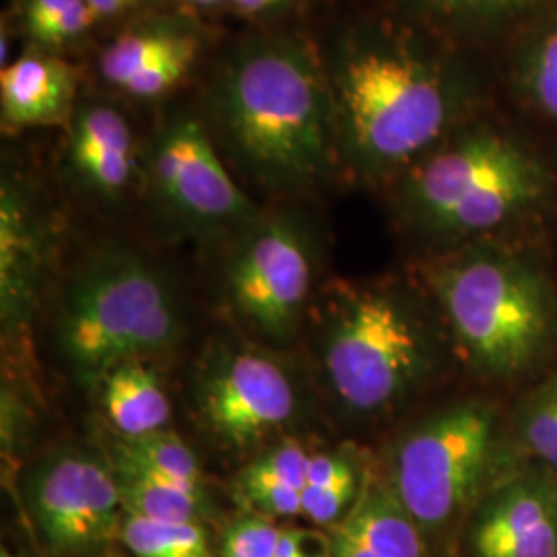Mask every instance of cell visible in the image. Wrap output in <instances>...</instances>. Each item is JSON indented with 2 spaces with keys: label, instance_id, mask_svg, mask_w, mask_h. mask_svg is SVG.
<instances>
[{
  "label": "cell",
  "instance_id": "cell-16",
  "mask_svg": "<svg viewBox=\"0 0 557 557\" xmlns=\"http://www.w3.org/2000/svg\"><path fill=\"white\" fill-rule=\"evenodd\" d=\"M77 79L54 54H23L2 66L0 114L4 128L59 126L73 116Z\"/></svg>",
  "mask_w": 557,
  "mask_h": 557
},
{
  "label": "cell",
  "instance_id": "cell-4",
  "mask_svg": "<svg viewBox=\"0 0 557 557\" xmlns=\"http://www.w3.org/2000/svg\"><path fill=\"white\" fill-rule=\"evenodd\" d=\"M178 312L153 269L133 257L94 264L73 287L60 322L64 356L85 376H106L176 338Z\"/></svg>",
  "mask_w": 557,
  "mask_h": 557
},
{
  "label": "cell",
  "instance_id": "cell-10",
  "mask_svg": "<svg viewBox=\"0 0 557 557\" xmlns=\"http://www.w3.org/2000/svg\"><path fill=\"white\" fill-rule=\"evenodd\" d=\"M310 281L306 239L289 221H269L257 227L230 269V289L239 310L275 337L294 329Z\"/></svg>",
  "mask_w": 557,
  "mask_h": 557
},
{
  "label": "cell",
  "instance_id": "cell-31",
  "mask_svg": "<svg viewBox=\"0 0 557 557\" xmlns=\"http://www.w3.org/2000/svg\"><path fill=\"white\" fill-rule=\"evenodd\" d=\"M275 557H329V539L320 545L310 533L283 531Z\"/></svg>",
  "mask_w": 557,
  "mask_h": 557
},
{
  "label": "cell",
  "instance_id": "cell-24",
  "mask_svg": "<svg viewBox=\"0 0 557 557\" xmlns=\"http://www.w3.org/2000/svg\"><path fill=\"white\" fill-rule=\"evenodd\" d=\"M310 455L301 448L296 440H287L275 450L259 458L244 475L239 483H277L306 490Z\"/></svg>",
  "mask_w": 557,
  "mask_h": 557
},
{
  "label": "cell",
  "instance_id": "cell-34",
  "mask_svg": "<svg viewBox=\"0 0 557 557\" xmlns=\"http://www.w3.org/2000/svg\"><path fill=\"white\" fill-rule=\"evenodd\" d=\"M193 4H199V7H218L223 2H232V0H190Z\"/></svg>",
  "mask_w": 557,
  "mask_h": 557
},
{
  "label": "cell",
  "instance_id": "cell-17",
  "mask_svg": "<svg viewBox=\"0 0 557 557\" xmlns=\"http://www.w3.org/2000/svg\"><path fill=\"white\" fill-rule=\"evenodd\" d=\"M44 255V234L34 211L13 186L4 182L0 200V273L4 312L15 310L29 294Z\"/></svg>",
  "mask_w": 557,
  "mask_h": 557
},
{
  "label": "cell",
  "instance_id": "cell-20",
  "mask_svg": "<svg viewBox=\"0 0 557 557\" xmlns=\"http://www.w3.org/2000/svg\"><path fill=\"white\" fill-rule=\"evenodd\" d=\"M116 458L160 478L170 479L190 492L205 494L199 458L174 432L161 430L140 438H124L116 448Z\"/></svg>",
  "mask_w": 557,
  "mask_h": 557
},
{
  "label": "cell",
  "instance_id": "cell-1",
  "mask_svg": "<svg viewBox=\"0 0 557 557\" xmlns=\"http://www.w3.org/2000/svg\"><path fill=\"white\" fill-rule=\"evenodd\" d=\"M213 116L239 160L273 184L320 178L337 145L329 77L294 38L244 46L215 85Z\"/></svg>",
  "mask_w": 557,
  "mask_h": 557
},
{
  "label": "cell",
  "instance_id": "cell-33",
  "mask_svg": "<svg viewBox=\"0 0 557 557\" xmlns=\"http://www.w3.org/2000/svg\"><path fill=\"white\" fill-rule=\"evenodd\" d=\"M234 7L244 15H259L278 7L283 0H232Z\"/></svg>",
  "mask_w": 557,
  "mask_h": 557
},
{
  "label": "cell",
  "instance_id": "cell-27",
  "mask_svg": "<svg viewBox=\"0 0 557 557\" xmlns=\"http://www.w3.org/2000/svg\"><path fill=\"white\" fill-rule=\"evenodd\" d=\"M242 496L267 517L301 515V492L298 487L277 483H239Z\"/></svg>",
  "mask_w": 557,
  "mask_h": 557
},
{
  "label": "cell",
  "instance_id": "cell-21",
  "mask_svg": "<svg viewBox=\"0 0 557 557\" xmlns=\"http://www.w3.org/2000/svg\"><path fill=\"white\" fill-rule=\"evenodd\" d=\"M120 537L137 557H213L200 522H165L126 515Z\"/></svg>",
  "mask_w": 557,
  "mask_h": 557
},
{
  "label": "cell",
  "instance_id": "cell-28",
  "mask_svg": "<svg viewBox=\"0 0 557 557\" xmlns=\"http://www.w3.org/2000/svg\"><path fill=\"white\" fill-rule=\"evenodd\" d=\"M531 87L541 108L557 120V32L539 48L531 69Z\"/></svg>",
  "mask_w": 557,
  "mask_h": 557
},
{
  "label": "cell",
  "instance_id": "cell-32",
  "mask_svg": "<svg viewBox=\"0 0 557 557\" xmlns=\"http://www.w3.org/2000/svg\"><path fill=\"white\" fill-rule=\"evenodd\" d=\"M143 0H89L96 17H116L124 11L135 9Z\"/></svg>",
  "mask_w": 557,
  "mask_h": 557
},
{
  "label": "cell",
  "instance_id": "cell-2",
  "mask_svg": "<svg viewBox=\"0 0 557 557\" xmlns=\"http://www.w3.org/2000/svg\"><path fill=\"white\" fill-rule=\"evenodd\" d=\"M329 83L337 143L366 172L416 158L438 139L450 116V94L438 69L393 41H345Z\"/></svg>",
  "mask_w": 557,
  "mask_h": 557
},
{
  "label": "cell",
  "instance_id": "cell-13",
  "mask_svg": "<svg viewBox=\"0 0 557 557\" xmlns=\"http://www.w3.org/2000/svg\"><path fill=\"white\" fill-rule=\"evenodd\" d=\"M199 50L197 34L176 21L140 25L103 48L101 77L133 98L153 100L186 77Z\"/></svg>",
  "mask_w": 557,
  "mask_h": 557
},
{
  "label": "cell",
  "instance_id": "cell-6",
  "mask_svg": "<svg viewBox=\"0 0 557 557\" xmlns=\"http://www.w3.org/2000/svg\"><path fill=\"white\" fill-rule=\"evenodd\" d=\"M543 188L535 161L508 140L478 135L425 161L409 184V202L438 232L478 234L522 213Z\"/></svg>",
  "mask_w": 557,
  "mask_h": 557
},
{
  "label": "cell",
  "instance_id": "cell-9",
  "mask_svg": "<svg viewBox=\"0 0 557 557\" xmlns=\"http://www.w3.org/2000/svg\"><path fill=\"white\" fill-rule=\"evenodd\" d=\"M153 188L176 215L199 225L250 220L255 207L230 176L199 120L176 114L149 153Z\"/></svg>",
  "mask_w": 557,
  "mask_h": 557
},
{
  "label": "cell",
  "instance_id": "cell-7",
  "mask_svg": "<svg viewBox=\"0 0 557 557\" xmlns=\"http://www.w3.org/2000/svg\"><path fill=\"white\" fill-rule=\"evenodd\" d=\"M324 366L337 397L374 413L403 397L428 366V347L407 308L384 294H361L329 331Z\"/></svg>",
  "mask_w": 557,
  "mask_h": 557
},
{
  "label": "cell",
  "instance_id": "cell-12",
  "mask_svg": "<svg viewBox=\"0 0 557 557\" xmlns=\"http://www.w3.org/2000/svg\"><path fill=\"white\" fill-rule=\"evenodd\" d=\"M200 403L215 434L246 446L292 419L296 393L275 361L239 354L207 380Z\"/></svg>",
  "mask_w": 557,
  "mask_h": 557
},
{
  "label": "cell",
  "instance_id": "cell-35",
  "mask_svg": "<svg viewBox=\"0 0 557 557\" xmlns=\"http://www.w3.org/2000/svg\"><path fill=\"white\" fill-rule=\"evenodd\" d=\"M0 557H21V556H15V554H11V552H7V549H2V552H0Z\"/></svg>",
  "mask_w": 557,
  "mask_h": 557
},
{
  "label": "cell",
  "instance_id": "cell-15",
  "mask_svg": "<svg viewBox=\"0 0 557 557\" xmlns=\"http://www.w3.org/2000/svg\"><path fill=\"white\" fill-rule=\"evenodd\" d=\"M135 139L116 108L85 103L73 116L69 165L81 184L101 197H116L135 174Z\"/></svg>",
  "mask_w": 557,
  "mask_h": 557
},
{
  "label": "cell",
  "instance_id": "cell-14",
  "mask_svg": "<svg viewBox=\"0 0 557 557\" xmlns=\"http://www.w3.org/2000/svg\"><path fill=\"white\" fill-rule=\"evenodd\" d=\"M329 557H428V543L391 485L366 481L329 535Z\"/></svg>",
  "mask_w": 557,
  "mask_h": 557
},
{
  "label": "cell",
  "instance_id": "cell-29",
  "mask_svg": "<svg viewBox=\"0 0 557 557\" xmlns=\"http://www.w3.org/2000/svg\"><path fill=\"white\" fill-rule=\"evenodd\" d=\"M347 481H358L349 460L333 455H312L306 473V487H329Z\"/></svg>",
  "mask_w": 557,
  "mask_h": 557
},
{
  "label": "cell",
  "instance_id": "cell-25",
  "mask_svg": "<svg viewBox=\"0 0 557 557\" xmlns=\"http://www.w3.org/2000/svg\"><path fill=\"white\" fill-rule=\"evenodd\" d=\"M283 531L262 517H246L227 527L223 557H275Z\"/></svg>",
  "mask_w": 557,
  "mask_h": 557
},
{
  "label": "cell",
  "instance_id": "cell-22",
  "mask_svg": "<svg viewBox=\"0 0 557 557\" xmlns=\"http://www.w3.org/2000/svg\"><path fill=\"white\" fill-rule=\"evenodd\" d=\"M98 20L89 0H25L23 25L44 50H59L85 36Z\"/></svg>",
  "mask_w": 557,
  "mask_h": 557
},
{
  "label": "cell",
  "instance_id": "cell-3",
  "mask_svg": "<svg viewBox=\"0 0 557 557\" xmlns=\"http://www.w3.org/2000/svg\"><path fill=\"white\" fill-rule=\"evenodd\" d=\"M434 287L460 347L485 374L524 372L554 337L552 287L517 257L490 250L462 255L440 267Z\"/></svg>",
  "mask_w": 557,
  "mask_h": 557
},
{
  "label": "cell",
  "instance_id": "cell-23",
  "mask_svg": "<svg viewBox=\"0 0 557 557\" xmlns=\"http://www.w3.org/2000/svg\"><path fill=\"white\" fill-rule=\"evenodd\" d=\"M518 432L527 448L557 475V376L527 397L518 416Z\"/></svg>",
  "mask_w": 557,
  "mask_h": 557
},
{
  "label": "cell",
  "instance_id": "cell-5",
  "mask_svg": "<svg viewBox=\"0 0 557 557\" xmlns=\"http://www.w3.org/2000/svg\"><path fill=\"white\" fill-rule=\"evenodd\" d=\"M496 450L494 409L478 400L460 403L400 442L391 490L423 535H436L490 494Z\"/></svg>",
  "mask_w": 557,
  "mask_h": 557
},
{
  "label": "cell",
  "instance_id": "cell-30",
  "mask_svg": "<svg viewBox=\"0 0 557 557\" xmlns=\"http://www.w3.org/2000/svg\"><path fill=\"white\" fill-rule=\"evenodd\" d=\"M418 2L444 15H469V13H483V11H494V9H504L512 4H524L531 0H418Z\"/></svg>",
  "mask_w": 557,
  "mask_h": 557
},
{
  "label": "cell",
  "instance_id": "cell-19",
  "mask_svg": "<svg viewBox=\"0 0 557 557\" xmlns=\"http://www.w3.org/2000/svg\"><path fill=\"white\" fill-rule=\"evenodd\" d=\"M114 462L126 515L165 522H199L205 512V494L190 492L170 479L119 458H114Z\"/></svg>",
  "mask_w": 557,
  "mask_h": 557
},
{
  "label": "cell",
  "instance_id": "cell-11",
  "mask_svg": "<svg viewBox=\"0 0 557 557\" xmlns=\"http://www.w3.org/2000/svg\"><path fill=\"white\" fill-rule=\"evenodd\" d=\"M467 547L471 557H557V479L531 471L496 485L479 502Z\"/></svg>",
  "mask_w": 557,
  "mask_h": 557
},
{
  "label": "cell",
  "instance_id": "cell-8",
  "mask_svg": "<svg viewBox=\"0 0 557 557\" xmlns=\"http://www.w3.org/2000/svg\"><path fill=\"white\" fill-rule=\"evenodd\" d=\"M32 512L50 554L81 557L120 531L119 478L101 460L64 455L32 481Z\"/></svg>",
  "mask_w": 557,
  "mask_h": 557
},
{
  "label": "cell",
  "instance_id": "cell-18",
  "mask_svg": "<svg viewBox=\"0 0 557 557\" xmlns=\"http://www.w3.org/2000/svg\"><path fill=\"white\" fill-rule=\"evenodd\" d=\"M101 398L106 416L124 438L161 432L172 416L160 380L140 361H128L108 372Z\"/></svg>",
  "mask_w": 557,
  "mask_h": 557
},
{
  "label": "cell",
  "instance_id": "cell-26",
  "mask_svg": "<svg viewBox=\"0 0 557 557\" xmlns=\"http://www.w3.org/2000/svg\"><path fill=\"white\" fill-rule=\"evenodd\" d=\"M358 481L329 487H306L301 492V515L319 527H335L351 510L359 494Z\"/></svg>",
  "mask_w": 557,
  "mask_h": 557
}]
</instances>
